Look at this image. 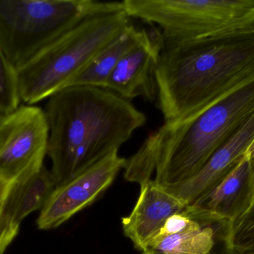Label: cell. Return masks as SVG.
<instances>
[{
    "instance_id": "cell-22",
    "label": "cell",
    "mask_w": 254,
    "mask_h": 254,
    "mask_svg": "<svg viewBox=\"0 0 254 254\" xmlns=\"http://www.w3.org/2000/svg\"><path fill=\"white\" fill-rule=\"evenodd\" d=\"M246 154H247L250 158H253V157H254V140L253 143H252L250 147H249V149H248Z\"/></svg>"
},
{
    "instance_id": "cell-12",
    "label": "cell",
    "mask_w": 254,
    "mask_h": 254,
    "mask_svg": "<svg viewBox=\"0 0 254 254\" xmlns=\"http://www.w3.org/2000/svg\"><path fill=\"white\" fill-rule=\"evenodd\" d=\"M254 140V116L221 146L205 164L183 183L167 188L187 206L213 189L246 155Z\"/></svg>"
},
{
    "instance_id": "cell-17",
    "label": "cell",
    "mask_w": 254,
    "mask_h": 254,
    "mask_svg": "<svg viewBox=\"0 0 254 254\" xmlns=\"http://www.w3.org/2000/svg\"><path fill=\"white\" fill-rule=\"evenodd\" d=\"M225 224L223 241L226 252L236 248L254 246V213Z\"/></svg>"
},
{
    "instance_id": "cell-19",
    "label": "cell",
    "mask_w": 254,
    "mask_h": 254,
    "mask_svg": "<svg viewBox=\"0 0 254 254\" xmlns=\"http://www.w3.org/2000/svg\"><path fill=\"white\" fill-rule=\"evenodd\" d=\"M19 231V225H14L4 216L0 206V254L4 253L7 246L17 236Z\"/></svg>"
},
{
    "instance_id": "cell-2",
    "label": "cell",
    "mask_w": 254,
    "mask_h": 254,
    "mask_svg": "<svg viewBox=\"0 0 254 254\" xmlns=\"http://www.w3.org/2000/svg\"><path fill=\"white\" fill-rule=\"evenodd\" d=\"M254 76V34L164 40L155 80L164 123L195 117Z\"/></svg>"
},
{
    "instance_id": "cell-18",
    "label": "cell",
    "mask_w": 254,
    "mask_h": 254,
    "mask_svg": "<svg viewBox=\"0 0 254 254\" xmlns=\"http://www.w3.org/2000/svg\"><path fill=\"white\" fill-rule=\"evenodd\" d=\"M251 158V172L248 183L247 190L240 205L228 222L241 219L247 215L254 213V157Z\"/></svg>"
},
{
    "instance_id": "cell-5",
    "label": "cell",
    "mask_w": 254,
    "mask_h": 254,
    "mask_svg": "<svg viewBox=\"0 0 254 254\" xmlns=\"http://www.w3.org/2000/svg\"><path fill=\"white\" fill-rule=\"evenodd\" d=\"M123 1L0 0V48L16 71L83 19Z\"/></svg>"
},
{
    "instance_id": "cell-3",
    "label": "cell",
    "mask_w": 254,
    "mask_h": 254,
    "mask_svg": "<svg viewBox=\"0 0 254 254\" xmlns=\"http://www.w3.org/2000/svg\"><path fill=\"white\" fill-rule=\"evenodd\" d=\"M254 116V76L192 119L164 123L127 159L125 177L140 186L155 174L166 188L193 176Z\"/></svg>"
},
{
    "instance_id": "cell-16",
    "label": "cell",
    "mask_w": 254,
    "mask_h": 254,
    "mask_svg": "<svg viewBox=\"0 0 254 254\" xmlns=\"http://www.w3.org/2000/svg\"><path fill=\"white\" fill-rule=\"evenodd\" d=\"M20 101L16 71L0 48V116L14 111Z\"/></svg>"
},
{
    "instance_id": "cell-15",
    "label": "cell",
    "mask_w": 254,
    "mask_h": 254,
    "mask_svg": "<svg viewBox=\"0 0 254 254\" xmlns=\"http://www.w3.org/2000/svg\"><path fill=\"white\" fill-rule=\"evenodd\" d=\"M147 34L146 29L127 25L110 43H107L69 84V86H87L105 88L109 76L120 60L137 46Z\"/></svg>"
},
{
    "instance_id": "cell-4",
    "label": "cell",
    "mask_w": 254,
    "mask_h": 254,
    "mask_svg": "<svg viewBox=\"0 0 254 254\" xmlns=\"http://www.w3.org/2000/svg\"><path fill=\"white\" fill-rule=\"evenodd\" d=\"M125 9L89 16L16 71L19 97L34 105L65 88L127 25Z\"/></svg>"
},
{
    "instance_id": "cell-7",
    "label": "cell",
    "mask_w": 254,
    "mask_h": 254,
    "mask_svg": "<svg viewBox=\"0 0 254 254\" xmlns=\"http://www.w3.org/2000/svg\"><path fill=\"white\" fill-rule=\"evenodd\" d=\"M49 137L47 119L40 107L20 104L0 116V180L13 183L40 170Z\"/></svg>"
},
{
    "instance_id": "cell-11",
    "label": "cell",
    "mask_w": 254,
    "mask_h": 254,
    "mask_svg": "<svg viewBox=\"0 0 254 254\" xmlns=\"http://www.w3.org/2000/svg\"><path fill=\"white\" fill-rule=\"evenodd\" d=\"M218 232V225L186 207L167 221L141 254H216Z\"/></svg>"
},
{
    "instance_id": "cell-6",
    "label": "cell",
    "mask_w": 254,
    "mask_h": 254,
    "mask_svg": "<svg viewBox=\"0 0 254 254\" xmlns=\"http://www.w3.org/2000/svg\"><path fill=\"white\" fill-rule=\"evenodd\" d=\"M127 16L156 25L166 40L216 38L254 16V0H125Z\"/></svg>"
},
{
    "instance_id": "cell-20",
    "label": "cell",
    "mask_w": 254,
    "mask_h": 254,
    "mask_svg": "<svg viewBox=\"0 0 254 254\" xmlns=\"http://www.w3.org/2000/svg\"><path fill=\"white\" fill-rule=\"evenodd\" d=\"M248 34H254V17L249 21V22L243 25L241 28L238 29L234 30L231 32L228 33L225 35L219 37H228V36H235V35H248ZM216 37V38H219Z\"/></svg>"
},
{
    "instance_id": "cell-1",
    "label": "cell",
    "mask_w": 254,
    "mask_h": 254,
    "mask_svg": "<svg viewBox=\"0 0 254 254\" xmlns=\"http://www.w3.org/2000/svg\"><path fill=\"white\" fill-rule=\"evenodd\" d=\"M44 112L56 187L119 151L146 122L131 101L95 86L65 88L48 98Z\"/></svg>"
},
{
    "instance_id": "cell-21",
    "label": "cell",
    "mask_w": 254,
    "mask_h": 254,
    "mask_svg": "<svg viewBox=\"0 0 254 254\" xmlns=\"http://www.w3.org/2000/svg\"><path fill=\"white\" fill-rule=\"evenodd\" d=\"M11 183H5L0 180V206L2 204L6 195H7V191H8L9 187H10Z\"/></svg>"
},
{
    "instance_id": "cell-14",
    "label": "cell",
    "mask_w": 254,
    "mask_h": 254,
    "mask_svg": "<svg viewBox=\"0 0 254 254\" xmlns=\"http://www.w3.org/2000/svg\"><path fill=\"white\" fill-rule=\"evenodd\" d=\"M56 188L51 171L43 166L40 170L10 184L1 205L4 216L14 225L28 215L42 210Z\"/></svg>"
},
{
    "instance_id": "cell-10",
    "label": "cell",
    "mask_w": 254,
    "mask_h": 254,
    "mask_svg": "<svg viewBox=\"0 0 254 254\" xmlns=\"http://www.w3.org/2000/svg\"><path fill=\"white\" fill-rule=\"evenodd\" d=\"M186 207L185 203L167 188L151 179L140 186L134 208L122 219L124 234L137 250L143 252L167 221Z\"/></svg>"
},
{
    "instance_id": "cell-8",
    "label": "cell",
    "mask_w": 254,
    "mask_h": 254,
    "mask_svg": "<svg viewBox=\"0 0 254 254\" xmlns=\"http://www.w3.org/2000/svg\"><path fill=\"white\" fill-rule=\"evenodd\" d=\"M127 159L116 150L55 188L37 220L40 230L58 228L93 204L125 168Z\"/></svg>"
},
{
    "instance_id": "cell-13",
    "label": "cell",
    "mask_w": 254,
    "mask_h": 254,
    "mask_svg": "<svg viewBox=\"0 0 254 254\" xmlns=\"http://www.w3.org/2000/svg\"><path fill=\"white\" fill-rule=\"evenodd\" d=\"M250 172L251 158L246 154L213 189L188 207L212 223L228 222L246 195Z\"/></svg>"
},
{
    "instance_id": "cell-9",
    "label": "cell",
    "mask_w": 254,
    "mask_h": 254,
    "mask_svg": "<svg viewBox=\"0 0 254 254\" xmlns=\"http://www.w3.org/2000/svg\"><path fill=\"white\" fill-rule=\"evenodd\" d=\"M164 38L160 29L147 31L143 40L118 63L107 79L105 88L127 101L143 98L149 102L157 99L155 72Z\"/></svg>"
}]
</instances>
